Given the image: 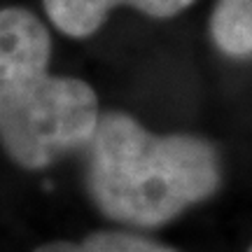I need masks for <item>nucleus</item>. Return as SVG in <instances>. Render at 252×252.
Returning a JSON list of instances; mask_svg holds the SVG:
<instances>
[{"instance_id": "1", "label": "nucleus", "mask_w": 252, "mask_h": 252, "mask_svg": "<svg viewBox=\"0 0 252 252\" xmlns=\"http://www.w3.org/2000/svg\"><path fill=\"white\" fill-rule=\"evenodd\" d=\"M87 152V191L110 222L159 229L215 196V145L189 133H152L126 112H100Z\"/></svg>"}, {"instance_id": "2", "label": "nucleus", "mask_w": 252, "mask_h": 252, "mask_svg": "<svg viewBox=\"0 0 252 252\" xmlns=\"http://www.w3.org/2000/svg\"><path fill=\"white\" fill-rule=\"evenodd\" d=\"M52 37L24 7L0 9V147L40 171L84 150L98 126V96L84 80L49 72Z\"/></svg>"}, {"instance_id": "3", "label": "nucleus", "mask_w": 252, "mask_h": 252, "mask_svg": "<svg viewBox=\"0 0 252 252\" xmlns=\"http://www.w3.org/2000/svg\"><path fill=\"white\" fill-rule=\"evenodd\" d=\"M191 2L194 0H42L49 21L70 37L94 35L117 7H133L152 19H171Z\"/></svg>"}, {"instance_id": "4", "label": "nucleus", "mask_w": 252, "mask_h": 252, "mask_svg": "<svg viewBox=\"0 0 252 252\" xmlns=\"http://www.w3.org/2000/svg\"><path fill=\"white\" fill-rule=\"evenodd\" d=\"M210 37L231 59L252 56V0H217L210 17Z\"/></svg>"}, {"instance_id": "5", "label": "nucleus", "mask_w": 252, "mask_h": 252, "mask_svg": "<svg viewBox=\"0 0 252 252\" xmlns=\"http://www.w3.org/2000/svg\"><path fill=\"white\" fill-rule=\"evenodd\" d=\"M33 252H178L171 245L126 229L94 231L80 241H49Z\"/></svg>"}, {"instance_id": "6", "label": "nucleus", "mask_w": 252, "mask_h": 252, "mask_svg": "<svg viewBox=\"0 0 252 252\" xmlns=\"http://www.w3.org/2000/svg\"><path fill=\"white\" fill-rule=\"evenodd\" d=\"M248 252H252V245H250V250H248Z\"/></svg>"}]
</instances>
